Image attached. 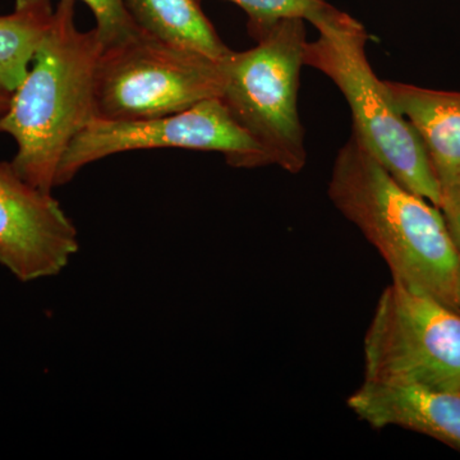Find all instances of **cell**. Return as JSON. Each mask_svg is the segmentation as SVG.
<instances>
[{"label": "cell", "instance_id": "obj_7", "mask_svg": "<svg viewBox=\"0 0 460 460\" xmlns=\"http://www.w3.org/2000/svg\"><path fill=\"white\" fill-rule=\"evenodd\" d=\"M154 148L215 151L234 168L270 165L268 157L232 117L220 98L204 100L181 113L137 120L91 119L66 151L57 187L87 165L128 151Z\"/></svg>", "mask_w": 460, "mask_h": 460}, {"label": "cell", "instance_id": "obj_10", "mask_svg": "<svg viewBox=\"0 0 460 460\" xmlns=\"http://www.w3.org/2000/svg\"><path fill=\"white\" fill-rule=\"evenodd\" d=\"M385 84L428 153L440 190L441 210H460V93Z\"/></svg>", "mask_w": 460, "mask_h": 460}, {"label": "cell", "instance_id": "obj_16", "mask_svg": "<svg viewBox=\"0 0 460 460\" xmlns=\"http://www.w3.org/2000/svg\"><path fill=\"white\" fill-rule=\"evenodd\" d=\"M9 102H11V96L0 93V114L4 113V111H7Z\"/></svg>", "mask_w": 460, "mask_h": 460}, {"label": "cell", "instance_id": "obj_12", "mask_svg": "<svg viewBox=\"0 0 460 460\" xmlns=\"http://www.w3.org/2000/svg\"><path fill=\"white\" fill-rule=\"evenodd\" d=\"M51 0H16L0 16V93L11 96L25 80L36 53L53 25Z\"/></svg>", "mask_w": 460, "mask_h": 460}, {"label": "cell", "instance_id": "obj_1", "mask_svg": "<svg viewBox=\"0 0 460 460\" xmlns=\"http://www.w3.org/2000/svg\"><path fill=\"white\" fill-rule=\"evenodd\" d=\"M328 195L376 248L393 281L458 310V251L443 210L399 183L356 132L338 151Z\"/></svg>", "mask_w": 460, "mask_h": 460}, {"label": "cell", "instance_id": "obj_6", "mask_svg": "<svg viewBox=\"0 0 460 460\" xmlns=\"http://www.w3.org/2000/svg\"><path fill=\"white\" fill-rule=\"evenodd\" d=\"M365 381L460 392V311L393 281L363 343Z\"/></svg>", "mask_w": 460, "mask_h": 460}, {"label": "cell", "instance_id": "obj_5", "mask_svg": "<svg viewBox=\"0 0 460 460\" xmlns=\"http://www.w3.org/2000/svg\"><path fill=\"white\" fill-rule=\"evenodd\" d=\"M226 60L157 40L140 30L102 49L93 90L95 118L147 119L222 98Z\"/></svg>", "mask_w": 460, "mask_h": 460}, {"label": "cell", "instance_id": "obj_8", "mask_svg": "<svg viewBox=\"0 0 460 460\" xmlns=\"http://www.w3.org/2000/svg\"><path fill=\"white\" fill-rule=\"evenodd\" d=\"M78 250L77 228L53 193L0 162V265L30 283L59 275Z\"/></svg>", "mask_w": 460, "mask_h": 460}, {"label": "cell", "instance_id": "obj_14", "mask_svg": "<svg viewBox=\"0 0 460 460\" xmlns=\"http://www.w3.org/2000/svg\"><path fill=\"white\" fill-rule=\"evenodd\" d=\"M84 3L95 18V30L104 47L126 40L140 31L123 0H80Z\"/></svg>", "mask_w": 460, "mask_h": 460}, {"label": "cell", "instance_id": "obj_13", "mask_svg": "<svg viewBox=\"0 0 460 460\" xmlns=\"http://www.w3.org/2000/svg\"><path fill=\"white\" fill-rule=\"evenodd\" d=\"M247 14L251 38L287 17H298L314 26L332 16L338 8L326 0H226Z\"/></svg>", "mask_w": 460, "mask_h": 460}, {"label": "cell", "instance_id": "obj_9", "mask_svg": "<svg viewBox=\"0 0 460 460\" xmlns=\"http://www.w3.org/2000/svg\"><path fill=\"white\" fill-rule=\"evenodd\" d=\"M349 410L372 429L402 428L460 452V392L417 384L365 381L348 398Z\"/></svg>", "mask_w": 460, "mask_h": 460}, {"label": "cell", "instance_id": "obj_2", "mask_svg": "<svg viewBox=\"0 0 460 460\" xmlns=\"http://www.w3.org/2000/svg\"><path fill=\"white\" fill-rule=\"evenodd\" d=\"M78 0H59L53 25L25 80L0 114V133L17 145L12 160L23 180L53 193L69 145L95 118V74L104 44L95 27L75 23Z\"/></svg>", "mask_w": 460, "mask_h": 460}, {"label": "cell", "instance_id": "obj_11", "mask_svg": "<svg viewBox=\"0 0 460 460\" xmlns=\"http://www.w3.org/2000/svg\"><path fill=\"white\" fill-rule=\"evenodd\" d=\"M136 25L157 40L168 42L217 60L232 50L224 44L199 0H123Z\"/></svg>", "mask_w": 460, "mask_h": 460}, {"label": "cell", "instance_id": "obj_4", "mask_svg": "<svg viewBox=\"0 0 460 460\" xmlns=\"http://www.w3.org/2000/svg\"><path fill=\"white\" fill-rule=\"evenodd\" d=\"M305 21L287 17L252 36V49L226 60L222 99L270 165L298 174L307 164L298 90L305 66Z\"/></svg>", "mask_w": 460, "mask_h": 460}, {"label": "cell", "instance_id": "obj_3", "mask_svg": "<svg viewBox=\"0 0 460 460\" xmlns=\"http://www.w3.org/2000/svg\"><path fill=\"white\" fill-rule=\"evenodd\" d=\"M314 27L319 38L305 42V66L325 75L341 90L352 111L353 132L384 168L405 189L441 208L440 190L419 133L368 62L370 33L341 9Z\"/></svg>", "mask_w": 460, "mask_h": 460}, {"label": "cell", "instance_id": "obj_15", "mask_svg": "<svg viewBox=\"0 0 460 460\" xmlns=\"http://www.w3.org/2000/svg\"><path fill=\"white\" fill-rule=\"evenodd\" d=\"M447 226L458 251V277H456V307L460 311V210L443 211Z\"/></svg>", "mask_w": 460, "mask_h": 460}]
</instances>
